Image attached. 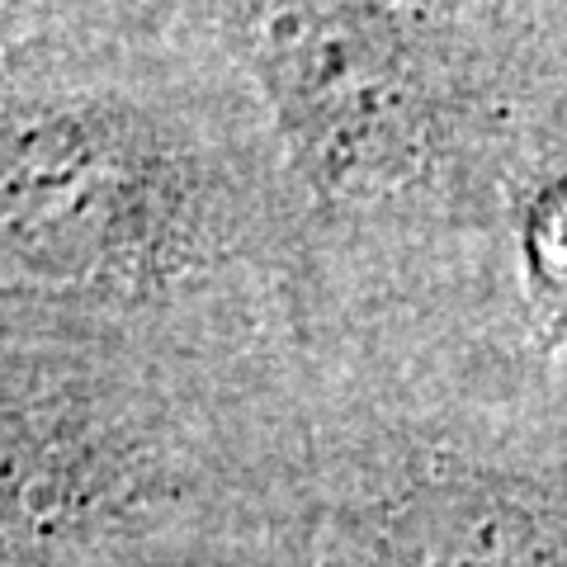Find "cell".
Instances as JSON below:
<instances>
[{"label":"cell","mask_w":567,"mask_h":567,"mask_svg":"<svg viewBox=\"0 0 567 567\" xmlns=\"http://www.w3.org/2000/svg\"><path fill=\"white\" fill-rule=\"evenodd\" d=\"M10 303L133 308L303 251L256 95L199 20L152 48L0 62Z\"/></svg>","instance_id":"1"},{"label":"cell","mask_w":567,"mask_h":567,"mask_svg":"<svg viewBox=\"0 0 567 567\" xmlns=\"http://www.w3.org/2000/svg\"><path fill=\"white\" fill-rule=\"evenodd\" d=\"M289 175L303 251L416 260L502 241L539 104L563 85L516 0H199Z\"/></svg>","instance_id":"2"},{"label":"cell","mask_w":567,"mask_h":567,"mask_svg":"<svg viewBox=\"0 0 567 567\" xmlns=\"http://www.w3.org/2000/svg\"><path fill=\"white\" fill-rule=\"evenodd\" d=\"M502 241L548 331H567V81L548 91L525 133L502 204Z\"/></svg>","instance_id":"3"},{"label":"cell","mask_w":567,"mask_h":567,"mask_svg":"<svg viewBox=\"0 0 567 567\" xmlns=\"http://www.w3.org/2000/svg\"><path fill=\"white\" fill-rule=\"evenodd\" d=\"M199 20V0H0V62L152 48Z\"/></svg>","instance_id":"4"},{"label":"cell","mask_w":567,"mask_h":567,"mask_svg":"<svg viewBox=\"0 0 567 567\" xmlns=\"http://www.w3.org/2000/svg\"><path fill=\"white\" fill-rule=\"evenodd\" d=\"M516 10L525 14V24L535 29L539 48L548 52V62L567 81V0H516Z\"/></svg>","instance_id":"5"}]
</instances>
